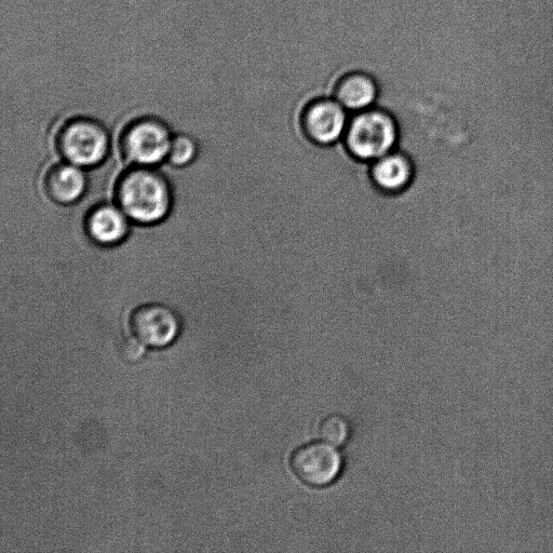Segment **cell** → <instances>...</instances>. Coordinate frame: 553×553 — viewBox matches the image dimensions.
<instances>
[{"mask_svg":"<svg viewBox=\"0 0 553 553\" xmlns=\"http://www.w3.org/2000/svg\"><path fill=\"white\" fill-rule=\"evenodd\" d=\"M290 467L308 487L326 488L341 475L343 457L327 442H310L292 453Z\"/></svg>","mask_w":553,"mask_h":553,"instance_id":"cell-5","label":"cell"},{"mask_svg":"<svg viewBox=\"0 0 553 553\" xmlns=\"http://www.w3.org/2000/svg\"><path fill=\"white\" fill-rule=\"evenodd\" d=\"M198 146L193 138L179 134L172 138L167 160L174 167H185L193 163Z\"/></svg>","mask_w":553,"mask_h":553,"instance_id":"cell-13","label":"cell"},{"mask_svg":"<svg viewBox=\"0 0 553 553\" xmlns=\"http://www.w3.org/2000/svg\"><path fill=\"white\" fill-rule=\"evenodd\" d=\"M172 138L163 120L143 117L132 121L125 129L120 148L129 163L153 167L167 159Z\"/></svg>","mask_w":553,"mask_h":553,"instance_id":"cell-4","label":"cell"},{"mask_svg":"<svg viewBox=\"0 0 553 553\" xmlns=\"http://www.w3.org/2000/svg\"><path fill=\"white\" fill-rule=\"evenodd\" d=\"M352 434V427L344 416L331 414L323 418L319 426L321 439L333 447H342Z\"/></svg>","mask_w":553,"mask_h":553,"instance_id":"cell-12","label":"cell"},{"mask_svg":"<svg viewBox=\"0 0 553 553\" xmlns=\"http://www.w3.org/2000/svg\"><path fill=\"white\" fill-rule=\"evenodd\" d=\"M304 136L313 144L329 147L345 137L347 111L335 99L320 98L308 103L302 113Z\"/></svg>","mask_w":553,"mask_h":553,"instance_id":"cell-6","label":"cell"},{"mask_svg":"<svg viewBox=\"0 0 553 553\" xmlns=\"http://www.w3.org/2000/svg\"><path fill=\"white\" fill-rule=\"evenodd\" d=\"M398 141L396 119L388 112L373 107L349 120L344 137L348 155L361 163H373L394 152Z\"/></svg>","mask_w":553,"mask_h":553,"instance_id":"cell-2","label":"cell"},{"mask_svg":"<svg viewBox=\"0 0 553 553\" xmlns=\"http://www.w3.org/2000/svg\"><path fill=\"white\" fill-rule=\"evenodd\" d=\"M131 332L147 347L166 348L181 331V320L174 310L163 304H146L133 310L130 316Z\"/></svg>","mask_w":553,"mask_h":553,"instance_id":"cell-7","label":"cell"},{"mask_svg":"<svg viewBox=\"0 0 553 553\" xmlns=\"http://www.w3.org/2000/svg\"><path fill=\"white\" fill-rule=\"evenodd\" d=\"M71 163L52 167L45 178L47 196L59 205H72L87 191V177L83 170Z\"/></svg>","mask_w":553,"mask_h":553,"instance_id":"cell-11","label":"cell"},{"mask_svg":"<svg viewBox=\"0 0 553 553\" xmlns=\"http://www.w3.org/2000/svg\"><path fill=\"white\" fill-rule=\"evenodd\" d=\"M109 131L89 117L73 118L62 127L57 139L60 155L67 163L90 168L103 163L110 152Z\"/></svg>","mask_w":553,"mask_h":553,"instance_id":"cell-3","label":"cell"},{"mask_svg":"<svg viewBox=\"0 0 553 553\" xmlns=\"http://www.w3.org/2000/svg\"><path fill=\"white\" fill-rule=\"evenodd\" d=\"M118 206L128 218L141 225L164 221L172 207L171 187L163 174L152 167H136L120 178Z\"/></svg>","mask_w":553,"mask_h":553,"instance_id":"cell-1","label":"cell"},{"mask_svg":"<svg viewBox=\"0 0 553 553\" xmlns=\"http://www.w3.org/2000/svg\"><path fill=\"white\" fill-rule=\"evenodd\" d=\"M379 97V86L375 79L364 72H350L339 79L335 85L334 99L347 112L361 113L372 109Z\"/></svg>","mask_w":553,"mask_h":553,"instance_id":"cell-10","label":"cell"},{"mask_svg":"<svg viewBox=\"0 0 553 553\" xmlns=\"http://www.w3.org/2000/svg\"><path fill=\"white\" fill-rule=\"evenodd\" d=\"M120 355L128 362H138L145 355V345L133 337L120 345Z\"/></svg>","mask_w":553,"mask_h":553,"instance_id":"cell-14","label":"cell"},{"mask_svg":"<svg viewBox=\"0 0 553 553\" xmlns=\"http://www.w3.org/2000/svg\"><path fill=\"white\" fill-rule=\"evenodd\" d=\"M370 178L373 186L382 193L400 194L411 185L414 166L406 154L394 151L373 161Z\"/></svg>","mask_w":553,"mask_h":553,"instance_id":"cell-8","label":"cell"},{"mask_svg":"<svg viewBox=\"0 0 553 553\" xmlns=\"http://www.w3.org/2000/svg\"><path fill=\"white\" fill-rule=\"evenodd\" d=\"M129 220L128 215L119 206L99 205L87 215L86 232L101 246H115L127 237Z\"/></svg>","mask_w":553,"mask_h":553,"instance_id":"cell-9","label":"cell"}]
</instances>
